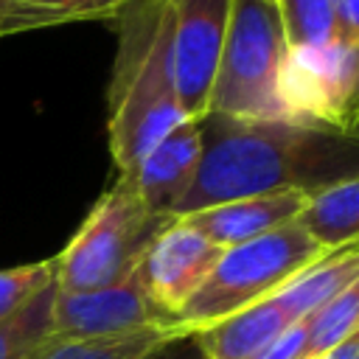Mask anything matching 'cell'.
I'll return each mask as SVG.
<instances>
[{"instance_id": "obj_15", "label": "cell", "mask_w": 359, "mask_h": 359, "mask_svg": "<svg viewBox=\"0 0 359 359\" xmlns=\"http://www.w3.org/2000/svg\"><path fill=\"white\" fill-rule=\"evenodd\" d=\"M53 297L56 283L36 294L22 311L0 323V359H39L53 339Z\"/></svg>"}, {"instance_id": "obj_24", "label": "cell", "mask_w": 359, "mask_h": 359, "mask_svg": "<svg viewBox=\"0 0 359 359\" xmlns=\"http://www.w3.org/2000/svg\"><path fill=\"white\" fill-rule=\"evenodd\" d=\"M76 3H81V0H70V6H76Z\"/></svg>"}, {"instance_id": "obj_25", "label": "cell", "mask_w": 359, "mask_h": 359, "mask_svg": "<svg viewBox=\"0 0 359 359\" xmlns=\"http://www.w3.org/2000/svg\"><path fill=\"white\" fill-rule=\"evenodd\" d=\"M266 3H278V0H266Z\"/></svg>"}, {"instance_id": "obj_20", "label": "cell", "mask_w": 359, "mask_h": 359, "mask_svg": "<svg viewBox=\"0 0 359 359\" xmlns=\"http://www.w3.org/2000/svg\"><path fill=\"white\" fill-rule=\"evenodd\" d=\"M0 8L20 14L31 28H45V25H62V22H76V11L70 0H0Z\"/></svg>"}, {"instance_id": "obj_1", "label": "cell", "mask_w": 359, "mask_h": 359, "mask_svg": "<svg viewBox=\"0 0 359 359\" xmlns=\"http://www.w3.org/2000/svg\"><path fill=\"white\" fill-rule=\"evenodd\" d=\"M202 157L174 219L269 191L314 196L359 177V129L320 121H233L199 118Z\"/></svg>"}, {"instance_id": "obj_18", "label": "cell", "mask_w": 359, "mask_h": 359, "mask_svg": "<svg viewBox=\"0 0 359 359\" xmlns=\"http://www.w3.org/2000/svg\"><path fill=\"white\" fill-rule=\"evenodd\" d=\"M275 6L289 53L314 50L337 42L331 0H278Z\"/></svg>"}, {"instance_id": "obj_12", "label": "cell", "mask_w": 359, "mask_h": 359, "mask_svg": "<svg viewBox=\"0 0 359 359\" xmlns=\"http://www.w3.org/2000/svg\"><path fill=\"white\" fill-rule=\"evenodd\" d=\"M292 323L294 320L283 311V306L269 297L219 323L196 328L188 337L202 359H261Z\"/></svg>"}, {"instance_id": "obj_23", "label": "cell", "mask_w": 359, "mask_h": 359, "mask_svg": "<svg viewBox=\"0 0 359 359\" xmlns=\"http://www.w3.org/2000/svg\"><path fill=\"white\" fill-rule=\"evenodd\" d=\"M323 359H359V331H353L339 345H334L328 353H323Z\"/></svg>"}, {"instance_id": "obj_21", "label": "cell", "mask_w": 359, "mask_h": 359, "mask_svg": "<svg viewBox=\"0 0 359 359\" xmlns=\"http://www.w3.org/2000/svg\"><path fill=\"white\" fill-rule=\"evenodd\" d=\"M334 6V28L337 45L359 42V0H331Z\"/></svg>"}, {"instance_id": "obj_4", "label": "cell", "mask_w": 359, "mask_h": 359, "mask_svg": "<svg viewBox=\"0 0 359 359\" xmlns=\"http://www.w3.org/2000/svg\"><path fill=\"white\" fill-rule=\"evenodd\" d=\"M325 252L328 250L300 222H289L252 241L222 250L208 280L180 311V331L191 334L247 306L275 297Z\"/></svg>"}, {"instance_id": "obj_16", "label": "cell", "mask_w": 359, "mask_h": 359, "mask_svg": "<svg viewBox=\"0 0 359 359\" xmlns=\"http://www.w3.org/2000/svg\"><path fill=\"white\" fill-rule=\"evenodd\" d=\"M177 337L185 334L177 328H149V331L98 337V339H73V342L56 339L39 359H149Z\"/></svg>"}, {"instance_id": "obj_11", "label": "cell", "mask_w": 359, "mask_h": 359, "mask_svg": "<svg viewBox=\"0 0 359 359\" xmlns=\"http://www.w3.org/2000/svg\"><path fill=\"white\" fill-rule=\"evenodd\" d=\"M199 157H202V135H199V121L188 118L180 126H174L140 163L132 174L137 194L143 196V202L160 213V216H171L180 205V199L185 196V191L194 182V174L199 168Z\"/></svg>"}, {"instance_id": "obj_17", "label": "cell", "mask_w": 359, "mask_h": 359, "mask_svg": "<svg viewBox=\"0 0 359 359\" xmlns=\"http://www.w3.org/2000/svg\"><path fill=\"white\" fill-rule=\"evenodd\" d=\"M359 331V278L306 317V359L328 353Z\"/></svg>"}, {"instance_id": "obj_14", "label": "cell", "mask_w": 359, "mask_h": 359, "mask_svg": "<svg viewBox=\"0 0 359 359\" xmlns=\"http://www.w3.org/2000/svg\"><path fill=\"white\" fill-rule=\"evenodd\" d=\"M325 250L359 238V177L337 182L314 196L297 219Z\"/></svg>"}, {"instance_id": "obj_7", "label": "cell", "mask_w": 359, "mask_h": 359, "mask_svg": "<svg viewBox=\"0 0 359 359\" xmlns=\"http://www.w3.org/2000/svg\"><path fill=\"white\" fill-rule=\"evenodd\" d=\"M171 3V73L177 104L185 118H205L230 22L233 0H168Z\"/></svg>"}, {"instance_id": "obj_3", "label": "cell", "mask_w": 359, "mask_h": 359, "mask_svg": "<svg viewBox=\"0 0 359 359\" xmlns=\"http://www.w3.org/2000/svg\"><path fill=\"white\" fill-rule=\"evenodd\" d=\"M286 59L289 48L278 6L266 0H233L208 115L233 121L294 118L283 98Z\"/></svg>"}, {"instance_id": "obj_6", "label": "cell", "mask_w": 359, "mask_h": 359, "mask_svg": "<svg viewBox=\"0 0 359 359\" xmlns=\"http://www.w3.org/2000/svg\"><path fill=\"white\" fill-rule=\"evenodd\" d=\"M283 98L294 118L359 129V42L289 53Z\"/></svg>"}, {"instance_id": "obj_10", "label": "cell", "mask_w": 359, "mask_h": 359, "mask_svg": "<svg viewBox=\"0 0 359 359\" xmlns=\"http://www.w3.org/2000/svg\"><path fill=\"white\" fill-rule=\"evenodd\" d=\"M309 205V196L303 191H269L255 196L230 199L188 216L185 219L194 230H199L205 238H210L216 247L227 250L244 241H252L269 230H278L289 222H297L303 208Z\"/></svg>"}, {"instance_id": "obj_19", "label": "cell", "mask_w": 359, "mask_h": 359, "mask_svg": "<svg viewBox=\"0 0 359 359\" xmlns=\"http://www.w3.org/2000/svg\"><path fill=\"white\" fill-rule=\"evenodd\" d=\"M50 283H53V258L0 269V323L22 311Z\"/></svg>"}, {"instance_id": "obj_8", "label": "cell", "mask_w": 359, "mask_h": 359, "mask_svg": "<svg viewBox=\"0 0 359 359\" xmlns=\"http://www.w3.org/2000/svg\"><path fill=\"white\" fill-rule=\"evenodd\" d=\"M149 328H177V323L151 303V297L146 294L135 272L118 283L90 289V292L56 289L53 339L59 342L118 337V334H135Z\"/></svg>"}, {"instance_id": "obj_5", "label": "cell", "mask_w": 359, "mask_h": 359, "mask_svg": "<svg viewBox=\"0 0 359 359\" xmlns=\"http://www.w3.org/2000/svg\"><path fill=\"white\" fill-rule=\"evenodd\" d=\"M174 222L154 213L137 194L132 177L118 180L95 199L73 238L53 255L59 292H90L129 278L154 236Z\"/></svg>"}, {"instance_id": "obj_9", "label": "cell", "mask_w": 359, "mask_h": 359, "mask_svg": "<svg viewBox=\"0 0 359 359\" xmlns=\"http://www.w3.org/2000/svg\"><path fill=\"white\" fill-rule=\"evenodd\" d=\"M219 255L222 247L194 230L185 219H174L146 247L143 258L135 266V275L151 303L177 323L180 311L208 280Z\"/></svg>"}, {"instance_id": "obj_13", "label": "cell", "mask_w": 359, "mask_h": 359, "mask_svg": "<svg viewBox=\"0 0 359 359\" xmlns=\"http://www.w3.org/2000/svg\"><path fill=\"white\" fill-rule=\"evenodd\" d=\"M356 278H359V238L337 250H328L320 261H314L294 280H289L275 294V300L297 323V320H306L311 311H317L323 303H328L337 292H342Z\"/></svg>"}, {"instance_id": "obj_22", "label": "cell", "mask_w": 359, "mask_h": 359, "mask_svg": "<svg viewBox=\"0 0 359 359\" xmlns=\"http://www.w3.org/2000/svg\"><path fill=\"white\" fill-rule=\"evenodd\" d=\"M149 359H202V356H199L194 339L185 334V337H177V339H171L168 345H163V348H160L157 353H151Z\"/></svg>"}, {"instance_id": "obj_2", "label": "cell", "mask_w": 359, "mask_h": 359, "mask_svg": "<svg viewBox=\"0 0 359 359\" xmlns=\"http://www.w3.org/2000/svg\"><path fill=\"white\" fill-rule=\"evenodd\" d=\"M118 53L107 93V135L118 174L137 163L182 121L171 73V3L135 0L118 17Z\"/></svg>"}, {"instance_id": "obj_26", "label": "cell", "mask_w": 359, "mask_h": 359, "mask_svg": "<svg viewBox=\"0 0 359 359\" xmlns=\"http://www.w3.org/2000/svg\"><path fill=\"white\" fill-rule=\"evenodd\" d=\"M314 359H323V356H314Z\"/></svg>"}]
</instances>
